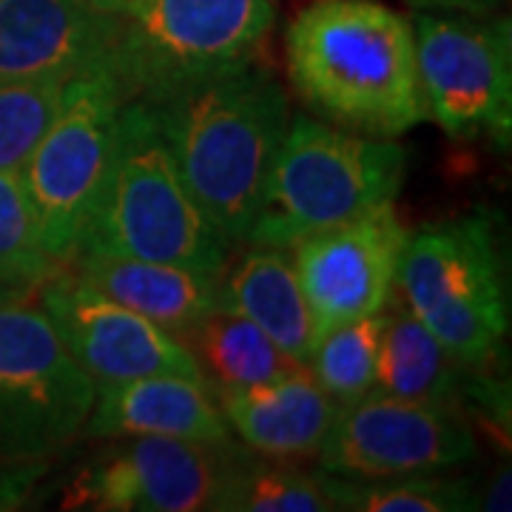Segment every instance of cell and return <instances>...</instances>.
I'll list each match as a JSON object with an SVG mask.
<instances>
[{
	"label": "cell",
	"mask_w": 512,
	"mask_h": 512,
	"mask_svg": "<svg viewBox=\"0 0 512 512\" xmlns=\"http://www.w3.org/2000/svg\"><path fill=\"white\" fill-rule=\"evenodd\" d=\"M285 63L330 126L393 140L430 117L413 20L379 0H313L285 32Z\"/></svg>",
	"instance_id": "6da1fadb"
},
{
	"label": "cell",
	"mask_w": 512,
	"mask_h": 512,
	"mask_svg": "<svg viewBox=\"0 0 512 512\" xmlns=\"http://www.w3.org/2000/svg\"><path fill=\"white\" fill-rule=\"evenodd\" d=\"M146 103L205 217L231 245L248 242L291 120L279 83L245 63Z\"/></svg>",
	"instance_id": "7a4b0ae2"
},
{
	"label": "cell",
	"mask_w": 512,
	"mask_h": 512,
	"mask_svg": "<svg viewBox=\"0 0 512 512\" xmlns=\"http://www.w3.org/2000/svg\"><path fill=\"white\" fill-rule=\"evenodd\" d=\"M228 245L185 188L151 106L140 97L126 100L109 171L77 254L94 251L225 274Z\"/></svg>",
	"instance_id": "3957f363"
},
{
	"label": "cell",
	"mask_w": 512,
	"mask_h": 512,
	"mask_svg": "<svg viewBox=\"0 0 512 512\" xmlns=\"http://www.w3.org/2000/svg\"><path fill=\"white\" fill-rule=\"evenodd\" d=\"M407 151L396 140L345 131L305 114L288 120L251 225V245L296 242L396 200Z\"/></svg>",
	"instance_id": "277c9868"
},
{
	"label": "cell",
	"mask_w": 512,
	"mask_h": 512,
	"mask_svg": "<svg viewBox=\"0 0 512 512\" xmlns=\"http://www.w3.org/2000/svg\"><path fill=\"white\" fill-rule=\"evenodd\" d=\"M396 293L464 367L493 359L510 330V299L487 214L427 225L407 239Z\"/></svg>",
	"instance_id": "5b68a950"
},
{
	"label": "cell",
	"mask_w": 512,
	"mask_h": 512,
	"mask_svg": "<svg viewBox=\"0 0 512 512\" xmlns=\"http://www.w3.org/2000/svg\"><path fill=\"white\" fill-rule=\"evenodd\" d=\"M274 20V0H140L120 18L109 69L128 97L157 100L251 63Z\"/></svg>",
	"instance_id": "8992f818"
},
{
	"label": "cell",
	"mask_w": 512,
	"mask_h": 512,
	"mask_svg": "<svg viewBox=\"0 0 512 512\" xmlns=\"http://www.w3.org/2000/svg\"><path fill=\"white\" fill-rule=\"evenodd\" d=\"M126 100L111 69L72 77L55 120L20 168L40 245L57 265L72 262L92 220Z\"/></svg>",
	"instance_id": "52a82bcc"
},
{
	"label": "cell",
	"mask_w": 512,
	"mask_h": 512,
	"mask_svg": "<svg viewBox=\"0 0 512 512\" xmlns=\"http://www.w3.org/2000/svg\"><path fill=\"white\" fill-rule=\"evenodd\" d=\"M94 396L97 384L43 308L0 302V458L60 453L83 433Z\"/></svg>",
	"instance_id": "ba28073f"
},
{
	"label": "cell",
	"mask_w": 512,
	"mask_h": 512,
	"mask_svg": "<svg viewBox=\"0 0 512 512\" xmlns=\"http://www.w3.org/2000/svg\"><path fill=\"white\" fill-rule=\"evenodd\" d=\"M416 60L427 114L450 137L478 134L510 143L512 37L510 20L419 9L413 18Z\"/></svg>",
	"instance_id": "9c48e42d"
},
{
	"label": "cell",
	"mask_w": 512,
	"mask_h": 512,
	"mask_svg": "<svg viewBox=\"0 0 512 512\" xmlns=\"http://www.w3.org/2000/svg\"><path fill=\"white\" fill-rule=\"evenodd\" d=\"M316 456L325 473L356 481L436 476L476 456V439L453 410L373 390L336 407Z\"/></svg>",
	"instance_id": "30bf717a"
},
{
	"label": "cell",
	"mask_w": 512,
	"mask_h": 512,
	"mask_svg": "<svg viewBox=\"0 0 512 512\" xmlns=\"http://www.w3.org/2000/svg\"><path fill=\"white\" fill-rule=\"evenodd\" d=\"M40 308L97 387L146 376H188L205 382L197 356L183 339L109 299L77 274L55 271L43 279Z\"/></svg>",
	"instance_id": "8fae6325"
},
{
	"label": "cell",
	"mask_w": 512,
	"mask_h": 512,
	"mask_svg": "<svg viewBox=\"0 0 512 512\" xmlns=\"http://www.w3.org/2000/svg\"><path fill=\"white\" fill-rule=\"evenodd\" d=\"M407 228L393 202L296 242L293 265L311 305L316 339L387 308L396 293Z\"/></svg>",
	"instance_id": "7c38bea8"
},
{
	"label": "cell",
	"mask_w": 512,
	"mask_h": 512,
	"mask_svg": "<svg viewBox=\"0 0 512 512\" xmlns=\"http://www.w3.org/2000/svg\"><path fill=\"white\" fill-rule=\"evenodd\" d=\"M231 458L228 441L126 439L109 447L74 481L66 507L106 512L211 510Z\"/></svg>",
	"instance_id": "4fadbf2b"
},
{
	"label": "cell",
	"mask_w": 512,
	"mask_h": 512,
	"mask_svg": "<svg viewBox=\"0 0 512 512\" xmlns=\"http://www.w3.org/2000/svg\"><path fill=\"white\" fill-rule=\"evenodd\" d=\"M117 26L89 0H0V80L109 69Z\"/></svg>",
	"instance_id": "5bb4252c"
},
{
	"label": "cell",
	"mask_w": 512,
	"mask_h": 512,
	"mask_svg": "<svg viewBox=\"0 0 512 512\" xmlns=\"http://www.w3.org/2000/svg\"><path fill=\"white\" fill-rule=\"evenodd\" d=\"M83 433L111 441L160 436L222 444L231 436V427L202 379L146 376L97 387Z\"/></svg>",
	"instance_id": "9a60e30c"
},
{
	"label": "cell",
	"mask_w": 512,
	"mask_h": 512,
	"mask_svg": "<svg viewBox=\"0 0 512 512\" xmlns=\"http://www.w3.org/2000/svg\"><path fill=\"white\" fill-rule=\"evenodd\" d=\"M217 404L239 439L276 461L316 456L336 413V404L316 384L308 365L274 382L220 390Z\"/></svg>",
	"instance_id": "2e32d148"
},
{
	"label": "cell",
	"mask_w": 512,
	"mask_h": 512,
	"mask_svg": "<svg viewBox=\"0 0 512 512\" xmlns=\"http://www.w3.org/2000/svg\"><path fill=\"white\" fill-rule=\"evenodd\" d=\"M74 274L109 299L143 313L160 328L183 339L202 316L220 308L222 274H205L183 265L148 262L114 254H77Z\"/></svg>",
	"instance_id": "e0dca14e"
},
{
	"label": "cell",
	"mask_w": 512,
	"mask_h": 512,
	"mask_svg": "<svg viewBox=\"0 0 512 512\" xmlns=\"http://www.w3.org/2000/svg\"><path fill=\"white\" fill-rule=\"evenodd\" d=\"M220 305L254 322L276 348L308 365L319 339L293 256L285 248L254 245L220 279Z\"/></svg>",
	"instance_id": "ac0fdd59"
},
{
	"label": "cell",
	"mask_w": 512,
	"mask_h": 512,
	"mask_svg": "<svg viewBox=\"0 0 512 512\" xmlns=\"http://www.w3.org/2000/svg\"><path fill=\"white\" fill-rule=\"evenodd\" d=\"M387 305L390 311L384 308L376 390L456 413L464 396V365L456 362L439 339L407 311L396 293Z\"/></svg>",
	"instance_id": "d6986e66"
},
{
	"label": "cell",
	"mask_w": 512,
	"mask_h": 512,
	"mask_svg": "<svg viewBox=\"0 0 512 512\" xmlns=\"http://www.w3.org/2000/svg\"><path fill=\"white\" fill-rule=\"evenodd\" d=\"M183 342L197 356L202 376L208 373L220 390L274 382L279 376L302 367V362L276 348L254 322L222 305L208 316H202L185 333Z\"/></svg>",
	"instance_id": "ffe728a7"
},
{
	"label": "cell",
	"mask_w": 512,
	"mask_h": 512,
	"mask_svg": "<svg viewBox=\"0 0 512 512\" xmlns=\"http://www.w3.org/2000/svg\"><path fill=\"white\" fill-rule=\"evenodd\" d=\"M211 510L228 512H330L336 510L325 476L296 467L231 458Z\"/></svg>",
	"instance_id": "44dd1931"
},
{
	"label": "cell",
	"mask_w": 512,
	"mask_h": 512,
	"mask_svg": "<svg viewBox=\"0 0 512 512\" xmlns=\"http://www.w3.org/2000/svg\"><path fill=\"white\" fill-rule=\"evenodd\" d=\"M325 487L336 510L365 512H461L478 510V495L467 481L433 476H399L356 481L325 473Z\"/></svg>",
	"instance_id": "7402d4cb"
},
{
	"label": "cell",
	"mask_w": 512,
	"mask_h": 512,
	"mask_svg": "<svg viewBox=\"0 0 512 512\" xmlns=\"http://www.w3.org/2000/svg\"><path fill=\"white\" fill-rule=\"evenodd\" d=\"M382 330L384 311H379L328 330L316 342L308 359V370L336 407L359 402L362 396L376 390Z\"/></svg>",
	"instance_id": "603a6c76"
},
{
	"label": "cell",
	"mask_w": 512,
	"mask_h": 512,
	"mask_svg": "<svg viewBox=\"0 0 512 512\" xmlns=\"http://www.w3.org/2000/svg\"><path fill=\"white\" fill-rule=\"evenodd\" d=\"M72 77L0 80V168L20 171L55 120Z\"/></svg>",
	"instance_id": "cb8c5ba5"
},
{
	"label": "cell",
	"mask_w": 512,
	"mask_h": 512,
	"mask_svg": "<svg viewBox=\"0 0 512 512\" xmlns=\"http://www.w3.org/2000/svg\"><path fill=\"white\" fill-rule=\"evenodd\" d=\"M57 268L60 265L52 262L40 245L20 171L0 168V271L32 291Z\"/></svg>",
	"instance_id": "d4e9b609"
},
{
	"label": "cell",
	"mask_w": 512,
	"mask_h": 512,
	"mask_svg": "<svg viewBox=\"0 0 512 512\" xmlns=\"http://www.w3.org/2000/svg\"><path fill=\"white\" fill-rule=\"evenodd\" d=\"M416 9H433V12H458V15H473L481 18L493 12L498 0H410Z\"/></svg>",
	"instance_id": "484cf974"
},
{
	"label": "cell",
	"mask_w": 512,
	"mask_h": 512,
	"mask_svg": "<svg viewBox=\"0 0 512 512\" xmlns=\"http://www.w3.org/2000/svg\"><path fill=\"white\" fill-rule=\"evenodd\" d=\"M510 470L504 467L498 476L493 478V484H490V490L478 498V510H490V512H498V510H510Z\"/></svg>",
	"instance_id": "4316f807"
},
{
	"label": "cell",
	"mask_w": 512,
	"mask_h": 512,
	"mask_svg": "<svg viewBox=\"0 0 512 512\" xmlns=\"http://www.w3.org/2000/svg\"><path fill=\"white\" fill-rule=\"evenodd\" d=\"M97 12H103V15H111V18H123L128 15L140 0H89Z\"/></svg>",
	"instance_id": "83f0119b"
},
{
	"label": "cell",
	"mask_w": 512,
	"mask_h": 512,
	"mask_svg": "<svg viewBox=\"0 0 512 512\" xmlns=\"http://www.w3.org/2000/svg\"><path fill=\"white\" fill-rule=\"evenodd\" d=\"M29 293V288H23L20 282L9 279V276L0 271V302H12V299H23Z\"/></svg>",
	"instance_id": "f1b7e54d"
}]
</instances>
